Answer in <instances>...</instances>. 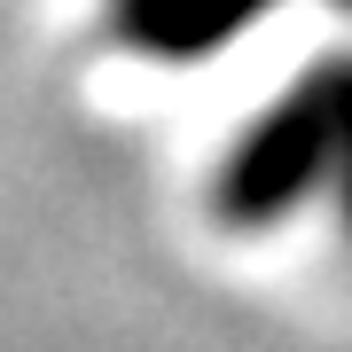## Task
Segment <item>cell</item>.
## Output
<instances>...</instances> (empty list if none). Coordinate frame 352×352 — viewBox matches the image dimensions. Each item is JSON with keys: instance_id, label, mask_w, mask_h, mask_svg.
I'll use <instances>...</instances> for the list:
<instances>
[{"instance_id": "1", "label": "cell", "mask_w": 352, "mask_h": 352, "mask_svg": "<svg viewBox=\"0 0 352 352\" xmlns=\"http://www.w3.org/2000/svg\"><path fill=\"white\" fill-rule=\"evenodd\" d=\"M337 102H344V63H314L289 94H274L235 149L212 173V212L227 227H274L298 204H314L337 173Z\"/></svg>"}, {"instance_id": "2", "label": "cell", "mask_w": 352, "mask_h": 352, "mask_svg": "<svg viewBox=\"0 0 352 352\" xmlns=\"http://www.w3.org/2000/svg\"><path fill=\"white\" fill-rule=\"evenodd\" d=\"M274 0H118V32L157 63H196L258 24Z\"/></svg>"}, {"instance_id": "3", "label": "cell", "mask_w": 352, "mask_h": 352, "mask_svg": "<svg viewBox=\"0 0 352 352\" xmlns=\"http://www.w3.org/2000/svg\"><path fill=\"white\" fill-rule=\"evenodd\" d=\"M329 188H337L344 227H352V63H344V102H337V173H329Z\"/></svg>"}, {"instance_id": "4", "label": "cell", "mask_w": 352, "mask_h": 352, "mask_svg": "<svg viewBox=\"0 0 352 352\" xmlns=\"http://www.w3.org/2000/svg\"><path fill=\"white\" fill-rule=\"evenodd\" d=\"M344 8H352V0H344Z\"/></svg>"}]
</instances>
